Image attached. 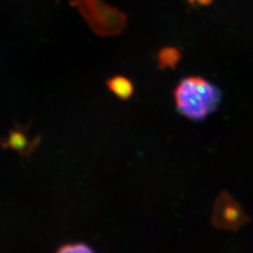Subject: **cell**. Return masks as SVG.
<instances>
[{
  "instance_id": "4",
  "label": "cell",
  "mask_w": 253,
  "mask_h": 253,
  "mask_svg": "<svg viewBox=\"0 0 253 253\" xmlns=\"http://www.w3.org/2000/svg\"><path fill=\"white\" fill-rule=\"evenodd\" d=\"M106 85L109 90L121 100L130 98L134 93L133 83L122 75H117L109 78L106 82Z\"/></svg>"
},
{
  "instance_id": "5",
  "label": "cell",
  "mask_w": 253,
  "mask_h": 253,
  "mask_svg": "<svg viewBox=\"0 0 253 253\" xmlns=\"http://www.w3.org/2000/svg\"><path fill=\"white\" fill-rule=\"evenodd\" d=\"M180 59V51L172 46L164 47L157 55L158 65L161 69H174Z\"/></svg>"
},
{
  "instance_id": "7",
  "label": "cell",
  "mask_w": 253,
  "mask_h": 253,
  "mask_svg": "<svg viewBox=\"0 0 253 253\" xmlns=\"http://www.w3.org/2000/svg\"><path fill=\"white\" fill-rule=\"evenodd\" d=\"M190 4L192 5H199V6H207L211 4L214 0H187Z\"/></svg>"
},
{
  "instance_id": "3",
  "label": "cell",
  "mask_w": 253,
  "mask_h": 253,
  "mask_svg": "<svg viewBox=\"0 0 253 253\" xmlns=\"http://www.w3.org/2000/svg\"><path fill=\"white\" fill-rule=\"evenodd\" d=\"M249 221V215L231 193L223 190L217 195L211 215L213 226L224 231H237Z\"/></svg>"
},
{
  "instance_id": "6",
  "label": "cell",
  "mask_w": 253,
  "mask_h": 253,
  "mask_svg": "<svg viewBox=\"0 0 253 253\" xmlns=\"http://www.w3.org/2000/svg\"><path fill=\"white\" fill-rule=\"evenodd\" d=\"M56 253H95L88 246L77 243L62 246Z\"/></svg>"
},
{
  "instance_id": "1",
  "label": "cell",
  "mask_w": 253,
  "mask_h": 253,
  "mask_svg": "<svg viewBox=\"0 0 253 253\" xmlns=\"http://www.w3.org/2000/svg\"><path fill=\"white\" fill-rule=\"evenodd\" d=\"M173 98L182 116L200 121L215 112L221 100V93L207 79L190 76L179 82L173 91Z\"/></svg>"
},
{
  "instance_id": "2",
  "label": "cell",
  "mask_w": 253,
  "mask_h": 253,
  "mask_svg": "<svg viewBox=\"0 0 253 253\" xmlns=\"http://www.w3.org/2000/svg\"><path fill=\"white\" fill-rule=\"evenodd\" d=\"M89 27L102 36H114L126 26V15L102 0H73Z\"/></svg>"
}]
</instances>
